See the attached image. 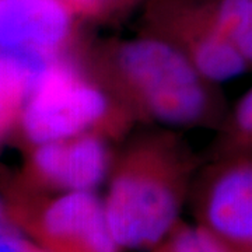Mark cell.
Segmentation results:
<instances>
[{
    "mask_svg": "<svg viewBox=\"0 0 252 252\" xmlns=\"http://www.w3.org/2000/svg\"><path fill=\"white\" fill-rule=\"evenodd\" d=\"M79 56L136 122L219 129L228 112L219 84L158 36L140 31L80 46Z\"/></svg>",
    "mask_w": 252,
    "mask_h": 252,
    "instance_id": "obj_1",
    "label": "cell"
},
{
    "mask_svg": "<svg viewBox=\"0 0 252 252\" xmlns=\"http://www.w3.org/2000/svg\"><path fill=\"white\" fill-rule=\"evenodd\" d=\"M198 158L171 130L132 139L115 156L104 209L121 248L156 250L180 224Z\"/></svg>",
    "mask_w": 252,
    "mask_h": 252,
    "instance_id": "obj_2",
    "label": "cell"
},
{
    "mask_svg": "<svg viewBox=\"0 0 252 252\" xmlns=\"http://www.w3.org/2000/svg\"><path fill=\"white\" fill-rule=\"evenodd\" d=\"M17 122L23 139L32 147L84 133L114 142L136 124L84 66L79 51L56 58L39 72Z\"/></svg>",
    "mask_w": 252,
    "mask_h": 252,
    "instance_id": "obj_3",
    "label": "cell"
},
{
    "mask_svg": "<svg viewBox=\"0 0 252 252\" xmlns=\"http://www.w3.org/2000/svg\"><path fill=\"white\" fill-rule=\"evenodd\" d=\"M142 32L171 44L216 84L250 72L241 55L216 27L205 0H147Z\"/></svg>",
    "mask_w": 252,
    "mask_h": 252,
    "instance_id": "obj_4",
    "label": "cell"
},
{
    "mask_svg": "<svg viewBox=\"0 0 252 252\" xmlns=\"http://www.w3.org/2000/svg\"><path fill=\"white\" fill-rule=\"evenodd\" d=\"M199 225L231 252H252V152L216 156L195 189Z\"/></svg>",
    "mask_w": 252,
    "mask_h": 252,
    "instance_id": "obj_5",
    "label": "cell"
},
{
    "mask_svg": "<svg viewBox=\"0 0 252 252\" xmlns=\"http://www.w3.org/2000/svg\"><path fill=\"white\" fill-rule=\"evenodd\" d=\"M80 21L63 0H0V51L51 62L80 45Z\"/></svg>",
    "mask_w": 252,
    "mask_h": 252,
    "instance_id": "obj_6",
    "label": "cell"
},
{
    "mask_svg": "<svg viewBox=\"0 0 252 252\" xmlns=\"http://www.w3.org/2000/svg\"><path fill=\"white\" fill-rule=\"evenodd\" d=\"M18 217L49 252H119L111 234L104 200L94 190H69L49 199L36 212Z\"/></svg>",
    "mask_w": 252,
    "mask_h": 252,
    "instance_id": "obj_7",
    "label": "cell"
},
{
    "mask_svg": "<svg viewBox=\"0 0 252 252\" xmlns=\"http://www.w3.org/2000/svg\"><path fill=\"white\" fill-rule=\"evenodd\" d=\"M112 140L94 133L34 146L28 161L32 184L45 188L95 190L107 180L115 160Z\"/></svg>",
    "mask_w": 252,
    "mask_h": 252,
    "instance_id": "obj_8",
    "label": "cell"
},
{
    "mask_svg": "<svg viewBox=\"0 0 252 252\" xmlns=\"http://www.w3.org/2000/svg\"><path fill=\"white\" fill-rule=\"evenodd\" d=\"M48 63L0 51V137L18 121L32 83Z\"/></svg>",
    "mask_w": 252,
    "mask_h": 252,
    "instance_id": "obj_9",
    "label": "cell"
},
{
    "mask_svg": "<svg viewBox=\"0 0 252 252\" xmlns=\"http://www.w3.org/2000/svg\"><path fill=\"white\" fill-rule=\"evenodd\" d=\"M219 31L252 70V0H205Z\"/></svg>",
    "mask_w": 252,
    "mask_h": 252,
    "instance_id": "obj_10",
    "label": "cell"
},
{
    "mask_svg": "<svg viewBox=\"0 0 252 252\" xmlns=\"http://www.w3.org/2000/svg\"><path fill=\"white\" fill-rule=\"evenodd\" d=\"M156 252H230L210 231L202 225L178 224Z\"/></svg>",
    "mask_w": 252,
    "mask_h": 252,
    "instance_id": "obj_11",
    "label": "cell"
},
{
    "mask_svg": "<svg viewBox=\"0 0 252 252\" xmlns=\"http://www.w3.org/2000/svg\"><path fill=\"white\" fill-rule=\"evenodd\" d=\"M147 0H104V6L98 17V23H119L125 20L139 6H144Z\"/></svg>",
    "mask_w": 252,
    "mask_h": 252,
    "instance_id": "obj_12",
    "label": "cell"
},
{
    "mask_svg": "<svg viewBox=\"0 0 252 252\" xmlns=\"http://www.w3.org/2000/svg\"><path fill=\"white\" fill-rule=\"evenodd\" d=\"M31 243L9 224L0 231V252H28Z\"/></svg>",
    "mask_w": 252,
    "mask_h": 252,
    "instance_id": "obj_13",
    "label": "cell"
},
{
    "mask_svg": "<svg viewBox=\"0 0 252 252\" xmlns=\"http://www.w3.org/2000/svg\"><path fill=\"white\" fill-rule=\"evenodd\" d=\"M84 21H97L104 6V0H63Z\"/></svg>",
    "mask_w": 252,
    "mask_h": 252,
    "instance_id": "obj_14",
    "label": "cell"
},
{
    "mask_svg": "<svg viewBox=\"0 0 252 252\" xmlns=\"http://www.w3.org/2000/svg\"><path fill=\"white\" fill-rule=\"evenodd\" d=\"M7 216H9V213H7V207H6V205H4L3 199L0 198V231H1V230H4V228L10 224L9 220H7Z\"/></svg>",
    "mask_w": 252,
    "mask_h": 252,
    "instance_id": "obj_15",
    "label": "cell"
},
{
    "mask_svg": "<svg viewBox=\"0 0 252 252\" xmlns=\"http://www.w3.org/2000/svg\"><path fill=\"white\" fill-rule=\"evenodd\" d=\"M28 252H49L45 248H42L41 245H35V244L31 243V247H30V251Z\"/></svg>",
    "mask_w": 252,
    "mask_h": 252,
    "instance_id": "obj_16",
    "label": "cell"
},
{
    "mask_svg": "<svg viewBox=\"0 0 252 252\" xmlns=\"http://www.w3.org/2000/svg\"><path fill=\"white\" fill-rule=\"evenodd\" d=\"M230 252H231V251H230Z\"/></svg>",
    "mask_w": 252,
    "mask_h": 252,
    "instance_id": "obj_17",
    "label": "cell"
}]
</instances>
